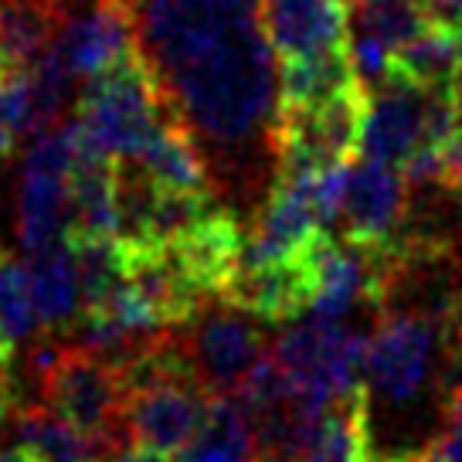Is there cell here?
<instances>
[{
	"instance_id": "1",
	"label": "cell",
	"mask_w": 462,
	"mask_h": 462,
	"mask_svg": "<svg viewBox=\"0 0 462 462\" xmlns=\"http://www.w3.org/2000/svg\"><path fill=\"white\" fill-rule=\"evenodd\" d=\"M133 48L225 190L259 211L279 173V65L262 0H133Z\"/></svg>"
},
{
	"instance_id": "2",
	"label": "cell",
	"mask_w": 462,
	"mask_h": 462,
	"mask_svg": "<svg viewBox=\"0 0 462 462\" xmlns=\"http://www.w3.org/2000/svg\"><path fill=\"white\" fill-rule=\"evenodd\" d=\"M75 109V136L109 160L140 157L163 123H171L136 48L113 69L88 79Z\"/></svg>"
},
{
	"instance_id": "3",
	"label": "cell",
	"mask_w": 462,
	"mask_h": 462,
	"mask_svg": "<svg viewBox=\"0 0 462 462\" xmlns=\"http://www.w3.org/2000/svg\"><path fill=\"white\" fill-rule=\"evenodd\" d=\"M446 319L435 313H388L374 337H367L364 354V381L357 404L364 415L371 411H408L432 388L439 346H442Z\"/></svg>"
},
{
	"instance_id": "4",
	"label": "cell",
	"mask_w": 462,
	"mask_h": 462,
	"mask_svg": "<svg viewBox=\"0 0 462 462\" xmlns=\"http://www.w3.org/2000/svg\"><path fill=\"white\" fill-rule=\"evenodd\" d=\"M75 133L72 116L31 136L17 180V245L24 252L69 238V180H72Z\"/></svg>"
},
{
	"instance_id": "5",
	"label": "cell",
	"mask_w": 462,
	"mask_h": 462,
	"mask_svg": "<svg viewBox=\"0 0 462 462\" xmlns=\"http://www.w3.org/2000/svg\"><path fill=\"white\" fill-rule=\"evenodd\" d=\"M364 106H367V96L357 86L317 106L282 109L279 113V173L330 171V167L350 163L361 146Z\"/></svg>"
},
{
	"instance_id": "6",
	"label": "cell",
	"mask_w": 462,
	"mask_h": 462,
	"mask_svg": "<svg viewBox=\"0 0 462 462\" xmlns=\"http://www.w3.org/2000/svg\"><path fill=\"white\" fill-rule=\"evenodd\" d=\"M184 327H188L184 344L208 394L235 391L262 357L265 340L259 330V317L221 296H215V303L204 300Z\"/></svg>"
},
{
	"instance_id": "7",
	"label": "cell",
	"mask_w": 462,
	"mask_h": 462,
	"mask_svg": "<svg viewBox=\"0 0 462 462\" xmlns=\"http://www.w3.org/2000/svg\"><path fill=\"white\" fill-rule=\"evenodd\" d=\"M51 51L72 72L75 82L113 69L119 58L133 55V4L130 0H86L61 4V24Z\"/></svg>"
},
{
	"instance_id": "8",
	"label": "cell",
	"mask_w": 462,
	"mask_h": 462,
	"mask_svg": "<svg viewBox=\"0 0 462 462\" xmlns=\"http://www.w3.org/2000/svg\"><path fill=\"white\" fill-rule=\"evenodd\" d=\"M404 173L394 163L361 160L346 171L340 221L344 242L357 248H388L402 235Z\"/></svg>"
},
{
	"instance_id": "9",
	"label": "cell",
	"mask_w": 462,
	"mask_h": 462,
	"mask_svg": "<svg viewBox=\"0 0 462 462\" xmlns=\"http://www.w3.org/2000/svg\"><path fill=\"white\" fill-rule=\"evenodd\" d=\"M211 394L201 384H153L126 394V425L133 442L153 452H180L201 432Z\"/></svg>"
},
{
	"instance_id": "10",
	"label": "cell",
	"mask_w": 462,
	"mask_h": 462,
	"mask_svg": "<svg viewBox=\"0 0 462 462\" xmlns=\"http://www.w3.org/2000/svg\"><path fill=\"white\" fill-rule=\"evenodd\" d=\"M364 130L357 153L364 160H381L402 167L421 146L425 130V88L411 82H391L377 92H364Z\"/></svg>"
},
{
	"instance_id": "11",
	"label": "cell",
	"mask_w": 462,
	"mask_h": 462,
	"mask_svg": "<svg viewBox=\"0 0 462 462\" xmlns=\"http://www.w3.org/2000/svg\"><path fill=\"white\" fill-rule=\"evenodd\" d=\"M171 252L204 296H221L242 269L245 231L231 211L217 208L201 225H194L188 235L171 242Z\"/></svg>"
},
{
	"instance_id": "12",
	"label": "cell",
	"mask_w": 462,
	"mask_h": 462,
	"mask_svg": "<svg viewBox=\"0 0 462 462\" xmlns=\"http://www.w3.org/2000/svg\"><path fill=\"white\" fill-rule=\"evenodd\" d=\"M221 300L242 306L252 317L282 323L306 313V306L313 300V275L300 255L289 262H269V265H242L231 286L221 292Z\"/></svg>"
},
{
	"instance_id": "13",
	"label": "cell",
	"mask_w": 462,
	"mask_h": 462,
	"mask_svg": "<svg viewBox=\"0 0 462 462\" xmlns=\"http://www.w3.org/2000/svg\"><path fill=\"white\" fill-rule=\"evenodd\" d=\"M262 21L279 58L346 44V11L337 0H262Z\"/></svg>"
},
{
	"instance_id": "14",
	"label": "cell",
	"mask_w": 462,
	"mask_h": 462,
	"mask_svg": "<svg viewBox=\"0 0 462 462\" xmlns=\"http://www.w3.org/2000/svg\"><path fill=\"white\" fill-rule=\"evenodd\" d=\"M28 275L42 327L69 330L72 319L82 313V286H79V273H75L72 242L65 238L42 252H31Z\"/></svg>"
},
{
	"instance_id": "15",
	"label": "cell",
	"mask_w": 462,
	"mask_h": 462,
	"mask_svg": "<svg viewBox=\"0 0 462 462\" xmlns=\"http://www.w3.org/2000/svg\"><path fill=\"white\" fill-rule=\"evenodd\" d=\"M357 88V75L350 65L346 44L317 51L303 58H282L279 65V113L282 109H300V106H317L340 92Z\"/></svg>"
},
{
	"instance_id": "16",
	"label": "cell",
	"mask_w": 462,
	"mask_h": 462,
	"mask_svg": "<svg viewBox=\"0 0 462 462\" xmlns=\"http://www.w3.org/2000/svg\"><path fill=\"white\" fill-rule=\"evenodd\" d=\"M58 24V0H0V58L7 69H31L51 48Z\"/></svg>"
},
{
	"instance_id": "17",
	"label": "cell",
	"mask_w": 462,
	"mask_h": 462,
	"mask_svg": "<svg viewBox=\"0 0 462 462\" xmlns=\"http://www.w3.org/2000/svg\"><path fill=\"white\" fill-rule=\"evenodd\" d=\"M11 442L24 448L34 462H92V446L86 435L44 402L17 408Z\"/></svg>"
},
{
	"instance_id": "18",
	"label": "cell",
	"mask_w": 462,
	"mask_h": 462,
	"mask_svg": "<svg viewBox=\"0 0 462 462\" xmlns=\"http://www.w3.org/2000/svg\"><path fill=\"white\" fill-rule=\"evenodd\" d=\"M177 462H255L252 421L231 394H211L201 432L177 452Z\"/></svg>"
},
{
	"instance_id": "19",
	"label": "cell",
	"mask_w": 462,
	"mask_h": 462,
	"mask_svg": "<svg viewBox=\"0 0 462 462\" xmlns=\"http://www.w3.org/2000/svg\"><path fill=\"white\" fill-rule=\"evenodd\" d=\"M462 61V31L448 24H429L394 51V79L419 88H446Z\"/></svg>"
},
{
	"instance_id": "20",
	"label": "cell",
	"mask_w": 462,
	"mask_h": 462,
	"mask_svg": "<svg viewBox=\"0 0 462 462\" xmlns=\"http://www.w3.org/2000/svg\"><path fill=\"white\" fill-rule=\"evenodd\" d=\"M143 171L153 177L160 190H208V171H204L201 150L194 146L184 126L163 123V130L150 140L140 153Z\"/></svg>"
},
{
	"instance_id": "21",
	"label": "cell",
	"mask_w": 462,
	"mask_h": 462,
	"mask_svg": "<svg viewBox=\"0 0 462 462\" xmlns=\"http://www.w3.org/2000/svg\"><path fill=\"white\" fill-rule=\"evenodd\" d=\"M38 327L28 265L0 248V364L17 357V350L38 337Z\"/></svg>"
},
{
	"instance_id": "22",
	"label": "cell",
	"mask_w": 462,
	"mask_h": 462,
	"mask_svg": "<svg viewBox=\"0 0 462 462\" xmlns=\"http://www.w3.org/2000/svg\"><path fill=\"white\" fill-rule=\"evenodd\" d=\"M429 24L432 21L421 0H354V34L374 38L391 51H398Z\"/></svg>"
},
{
	"instance_id": "23",
	"label": "cell",
	"mask_w": 462,
	"mask_h": 462,
	"mask_svg": "<svg viewBox=\"0 0 462 462\" xmlns=\"http://www.w3.org/2000/svg\"><path fill=\"white\" fill-rule=\"evenodd\" d=\"M42 130L34 88H31L28 69H7L0 75V163L14 153L21 140H28Z\"/></svg>"
},
{
	"instance_id": "24",
	"label": "cell",
	"mask_w": 462,
	"mask_h": 462,
	"mask_svg": "<svg viewBox=\"0 0 462 462\" xmlns=\"http://www.w3.org/2000/svg\"><path fill=\"white\" fill-rule=\"evenodd\" d=\"M425 459L429 462H462V384H456L452 394H448L442 432L429 442Z\"/></svg>"
},
{
	"instance_id": "25",
	"label": "cell",
	"mask_w": 462,
	"mask_h": 462,
	"mask_svg": "<svg viewBox=\"0 0 462 462\" xmlns=\"http://www.w3.org/2000/svg\"><path fill=\"white\" fill-rule=\"evenodd\" d=\"M421 4L429 11V21L462 31V0H421Z\"/></svg>"
},
{
	"instance_id": "26",
	"label": "cell",
	"mask_w": 462,
	"mask_h": 462,
	"mask_svg": "<svg viewBox=\"0 0 462 462\" xmlns=\"http://www.w3.org/2000/svg\"><path fill=\"white\" fill-rule=\"evenodd\" d=\"M109 462H167V456H163V452H153V448L136 446V448L119 452V456H116V459H109Z\"/></svg>"
},
{
	"instance_id": "27",
	"label": "cell",
	"mask_w": 462,
	"mask_h": 462,
	"mask_svg": "<svg viewBox=\"0 0 462 462\" xmlns=\"http://www.w3.org/2000/svg\"><path fill=\"white\" fill-rule=\"evenodd\" d=\"M452 190H459L462 194V150L456 153H448V180H446Z\"/></svg>"
},
{
	"instance_id": "28",
	"label": "cell",
	"mask_w": 462,
	"mask_h": 462,
	"mask_svg": "<svg viewBox=\"0 0 462 462\" xmlns=\"http://www.w3.org/2000/svg\"><path fill=\"white\" fill-rule=\"evenodd\" d=\"M0 462H34L21 446H0Z\"/></svg>"
},
{
	"instance_id": "29",
	"label": "cell",
	"mask_w": 462,
	"mask_h": 462,
	"mask_svg": "<svg viewBox=\"0 0 462 462\" xmlns=\"http://www.w3.org/2000/svg\"><path fill=\"white\" fill-rule=\"evenodd\" d=\"M452 92L462 99V61H459V69H456V79H452Z\"/></svg>"
},
{
	"instance_id": "30",
	"label": "cell",
	"mask_w": 462,
	"mask_h": 462,
	"mask_svg": "<svg viewBox=\"0 0 462 462\" xmlns=\"http://www.w3.org/2000/svg\"><path fill=\"white\" fill-rule=\"evenodd\" d=\"M388 462H429V459H425V452H419V456H398V459H388Z\"/></svg>"
},
{
	"instance_id": "31",
	"label": "cell",
	"mask_w": 462,
	"mask_h": 462,
	"mask_svg": "<svg viewBox=\"0 0 462 462\" xmlns=\"http://www.w3.org/2000/svg\"><path fill=\"white\" fill-rule=\"evenodd\" d=\"M7 72V61H4V58H0V75Z\"/></svg>"
},
{
	"instance_id": "32",
	"label": "cell",
	"mask_w": 462,
	"mask_h": 462,
	"mask_svg": "<svg viewBox=\"0 0 462 462\" xmlns=\"http://www.w3.org/2000/svg\"><path fill=\"white\" fill-rule=\"evenodd\" d=\"M337 4H344V7H346V4H354V0H337Z\"/></svg>"
},
{
	"instance_id": "33",
	"label": "cell",
	"mask_w": 462,
	"mask_h": 462,
	"mask_svg": "<svg viewBox=\"0 0 462 462\" xmlns=\"http://www.w3.org/2000/svg\"><path fill=\"white\" fill-rule=\"evenodd\" d=\"M130 4H133V0H130Z\"/></svg>"
}]
</instances>
